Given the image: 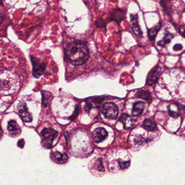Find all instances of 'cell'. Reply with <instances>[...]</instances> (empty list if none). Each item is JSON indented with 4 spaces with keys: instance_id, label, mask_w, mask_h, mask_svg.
I'll return each mask as SVG.
<instances>
[{
    "instance_id": "6da1fadb",
    "label": "cell",
    "mask_w": 185,
    "mask_h": 185,
    "mask_svg": "<svg viewBox=\"0 0 185 185\" xmlns=\"http://www.w3.org/2000/svg\"><path fill=\"white\" fill-rule=\"evenodd\" d=\"M66 55L70 62L74 65H83L89 58V50L84 43L80 41L69 42L65 47Z\"/></svg>"
},
{
    "instance_id": "7a4b0ae2",
    "label": "cell",
    "mask_w": 185,
    "mask_h": 185,
    "mask_svg": "<svg viewBox=\"0 0 185 185\" xmlns=\"http://www.w3.org/2000/svg\"><path fill=\"white\" fill-rule=\"evenodd\" d=\"M19 82L12 74L7 72H0V94H11L19 88Z\"/></svg>"
},
{
    "instance_id": "3957f363",
    "label": "cell",
    "mask_w": 185,
    "mask_h": 185,
    "mask_svg": "<svg viewBox=\"0 0 185 185\" xmlns=\"http://www.w3.org/2000/svg\"><path fill=\"white\" fill-rule=\"evenodd\" d=\"M58 132L52 129H44L41 133V144L43 147L49 149L52 147L53 142L57 137Z\"/></svg>"
},
{
    "instance_id": "277c9868",
    "label": "cell",
    "mask_w": 185,
    "mask_h": 185,
    "mask_svg": "<svg viewBox=\"0 0 185 185\" xmlns=\"http://www.w3.org/2000/svg\"><path fill=\"white\" fill-rule=\"evenodd\" d=\"M102 113L105 117L109 119H116L118 115L117 106L113 102H107L104 104Z\"/></svg>"
},
{
    "instance_id": "5b68a950",
    "label": "cell",
    "mask_w": 185,
    "mask_h": 185,
    "mask_svg": "<svg viewBox=\"0 0 185 185\" xmlns=\"http://www.w3.org/2000/svg\"><path fill=\"white\" fill-rule=\"evenodd\" d=\"M17 111L19 115L24 122H32V116L28 111L27 106L25 102L21 101L19 103L17 106Z\"/></svg>"
},
{
    "instance_id": "8992f818",
    "label": "cell",
    "mask_w": 185,
    "mask_h": 185,
    "mask_svg": "<svg viewBox=\"0 0 185 185\" xmlns=\"http://www.w3.org/2000/svg\"><path fill=\"white\" fill-rule=\"evenodd\" d=\"M32 65H33V74L34 76L36 78H39L42 75L45 69V65L44 63L41 62L39 60L36 59V57H32L31 58Z\"/></svg>"
},
{
    "instance_id": "52a82bcc",
    "label": "cell",
    "mask_w": 185,
    "mask_h": 185,
    "mask_svg": "<svg viewBox=\"0 0 185 185\" xmlns=\"http://www.w3.org/2000/svg\"><path fill=\"white\" fill-rule=\"evenodd\" d=\"M130 24L131 29L135 35L139 38L142 37V32L141 30L139 23L138 14H130Z\"/></svg>"
},
{
    "instance_id": "ba28073f",
    "label": "cell",
    "mask_w": 185,
    "mask_h": 185,
    "mask_svg": "<svg viewBox=\"0 0 185 185\" xmlns=\"http://www.w3.org/2000/svg\"><path fill=\"white\" fill-rule=\"evenodd\" d=\"M107 132L105 129L102 127H98L95 129L93 132V140L99 143L104 140L107 137Z\"/></svg>"
},
{
    "instance_id": "9c48e42d",
    "label": "cell",
    "mask_w": 185,
    "mask_h": 185,
    "mask_svg": "<svg viewBox=\"0 0 185 185\" xmlns=\"http://www.w3.org/2000/svg\"><path fill=\"white\" fill-rule=\"evenodd\" d=\"M7 130L11 137H17L21 133V129L19 124L14 120H11L8 124Z\"/></svg>"
},
{
    "instance_id": "30bf717a",
    "label": "cell",
    "mask_w": 185,
    "mask_h": 185,
    "mask_svg": "<svg viewBox=\"0 0 185 185\" xmlns=\"http://www.w3.org/2000/svg\"><path fill=\"white\" fill-rule=\"evenodd\" d=\"M161 71V68L160 66H157L151 70L149 74H148L147 78V83L149 85H153L155 83L158 79L159 78Z\"/></svg>"
},
{
    "instance_id": "8fae6325",
    "label": "cell",
    "mask_w": 185,
    "mask_h": 185,
    "mask_svg": "<svg viewBox=\"0 0 185 185\" xmlns=\"http://www.w3.org/2000/svg\"><path fill=\"white\" fill-rule=\"evenodd\" d=\"M119 121L122 122L124 129H131L135 124L134 120L133 118L126 114H123L121 115Z\"/></svg>"
},
{
    "instance_id": "7c38bea8",
    "label": "cell",
    "mask_w": 185,
    "mask_h": 185,
    "mask_svg": "<svg viewBox=\"0 0 185 185\" xmlns=\"http://www.w3.org/2000/svg\"><path fill=\"white\" fill-rule=\"evenodd\" d=\"M50 157L54 162L58 164H64L68 160L66 154H62L59 151H55L50 154Z\"/></svg>"
},
{
    "instance_id": "4fadbf2b",
    "label": "cell",
    "mask_w": 185,
    "mask_h": 185,
    "mask_svg": "<svg viewBox=\"0 0 185 185\" xmlns=\"http://www.w3.org/2000/svg\"><path fill=\"white\" fill-rule=\"evenodd\" d=\"M145 108V103L142 101H137L134 103L132 115L134 116H138L143 113V111Z\"/></svg>"
},
{
    "instance_id": "5bb4252c",
    "label": "cell",
    "mask_w": 185,
    "mask_h": 185,
    "mask_svg": "<svg viewBox=\"0 0 185 185\" xmlns=\"http://www.w3.org/2000/svg\"><path fill=\"white\" fill-rule=\"evenodd\" d=\"M126 18V12L122 9H116L112 14L111 20L116 21L117 23H121Z\"/></svg>"
},
{
    "instance_id": "9a60e30c",
    "label": "cell",
    "mask_w": 185,
    "mask_h": 185,
    "mask_svg": "<svg viewBox=\"0 0 185 185\" xmlns=\"http://www.w3.org/2000/svg\"><path fill=\"white\" fill-rule=\"evenodd\" d=\"M142 126L144 129L149 131H154L158 129L155 122L150 119H145L143 121Z\"/></svg>"
},
{
    "instance_id": "2e32d148",
    "label": "cell",
    "mask_w": 185,
    "mask_h": 185,
    "mask_svg": "<svg viewBox=\"0 0 185 185\" xmlns=\"http://www.w3.org/2000/svg\"><path fill=\"white\" fill-rule=\"evenodd\" d=\"M161 27V22H159L155 26H154L150 29H148V36H149L150 40H153L155 38L156 36L158 34V32H159V30H160Z\"/></svg>"
},
{
    "instance_id": "e0dca14e",
    "label": "cell",
    "mask_w": 185,
    "mask_h": 185,
    "mask_svg": "<svg viewBox=\"0 0 185 185\" xmlns=\"http://www.w3.org/2000/svg\"><path fill=\"white\" fill-rule=\"evenodd\" d=\"M135 96L139 98L143 99L145 101H147L149 102H151V95H150L149 92H148V91H145V90L139 91L138 92L136 93Z\"/></svg>"
},
{
    "instance_id": "ac0fdd59",
    "label": "cell",
    "mask_w": 185,
    "mask_h": 185,
    "mask_svg": "<svg viewBox=\"0 0 185 185\" xmlns=\"http://www.w3.org/2000/svg\"><path fill=\"white\" fill-rule=\"evenodd\" d=\"M173 38V35L172 34H170L169 33H168L165 34L164 37L162 40L158 42V44L159 46L161 47H164L166 44H168L171 42V40Z\"/></svg>"
},
{
    "instance_id": "d6986e66",
    "label": "cell",
    "mask_w": 185,
    "mask_h": 185,
    "mask_svg": "<svg viewBox=\"0 0 185 185\" xmlns=\"http://www.w3.org/2000/svg\"><path fill=\"white\" fill-rule=\"evenodd\" d=\"M42 95L43 105L45 107L49 106V103L50 102V97H51L50 92L46 91H43L42 92Z\"/></svg>"
},
{
    "instance_id": "ffe728a7",
    "label": "cell",
    "mask_w": 185,
    "mask_h": 185,
    "mask_svg": "<svg viewBox=\"0 0 185 185\" xmlns=\"http://www.w3.org/2000/svg\"><path fill=\"white\" fill-rule=\"evenodd\" d=\"M160 3L162 7L164 8V11H169L170 9V4H170L169 0H161Z\"/></svg>"
},
{
    "instance_id": "44dd1931",
    "label": "cell",
    "mask_w": 185,
    "mask_h": 185,
    "mask_svg": "<svg viewBox=\"0 0 185 185\" xmlns=\"http://www.w3.org/2000/svg\"><path fill=\"white\" fill-rule=\"evenodd\" d=\"M96 25L97 27L102 28L103 27H105L106 23L105 21L101 19H98L97 21H96Z\"/></svg>"
},
{
    "instance_id": "7402d4cb",
    "label": "cell",
    "mask_w": 185,
    "mask_h": 185,
    "mask_svg": "<svg viewBox=\"0 0 185 185\" xmlns=\"http://www.w3.org/2000/svg\"><path fill=\"white\" fill-rule=\"evenodd\" d=\"M79 107H78V106H77L76 107L75 111H74V114L69 118V119L71 120H74L78 116V114H79Z\"/></svg>"
},
{
    "instance_id": "603a6c76",
    "label": "cell",
    "mask_w": 185,
    "mask_h": 185,
    "mask_svg": "<svg viewBox=\"0 0 185 185\" xmlns=\"http://www.w3.org/2000/svg\"><path fill=\"white\" fill-rule=\"evenodd\" d=\"M183 48V45L181 44H175L173 47V50L174 51H180L182 50Z\"/></svg>"
},
{
    "instance_id": "cb8c5ba5",
    "label": "cell",
    "mask_w": 185,
    "mask_h": 185,
    "mask_svg": "<svg viewBox=\"0 0 185 185\" xmlns=\"http://www.w3.org/2000/svg\"><path fill=\"white\" fill-rule=\"evenodd\" d=\"M179 33L182 35L183 37H184V32H185V25H182L180 26L179 28Z\"/></svg>"
},
{
    "instance_id": "d4e9b609",
    "label": "cell",
    "mask_w": 185,
    "mask_h": 185,
    "mask_svg": "<svg viewBox=\"0 0 185 185\" xmlns=\"http://www.w3.org/2000/svg\"><path fill=\"white\" fill-rule=\"evenodd\" d=\"M169 114L170 116H172L173 118H177L178 117H179V114L177 113V112H175L174 111H172L169 110Z\"/></svg>"
},
{
    "instance_id": "484cf974",
    "label": "cell",
    "mask_w": 185,
    "mask_h": 185,
    "mask_svg": "<svg viewBox=\"0 0 185 185\" xmlns=\"http://www.w3.org/2000/svg\"><path fill=\"white\" fill-rule=\"evenodd\" d=\"M24 144H25V142H24L23 140H20L19 141V142H18V145H20L19 146L20 147L23 148Z\"/></svg>"
},
{
    "instance_id": "4316f807",
    "label": "cell",
    "mask_w": 185,
    "mask_h": 185,
    "mask_svg": "<svg viewBox=\"0 0 185 185\" xmlns=\"http://www.w3.org/2000/svg\"><path fill=\"white\" fill-rule=\"evenodd\" d=\"M2 129H1V124H0V139L2 138Z\"/></svg>"
}]
</instances>
